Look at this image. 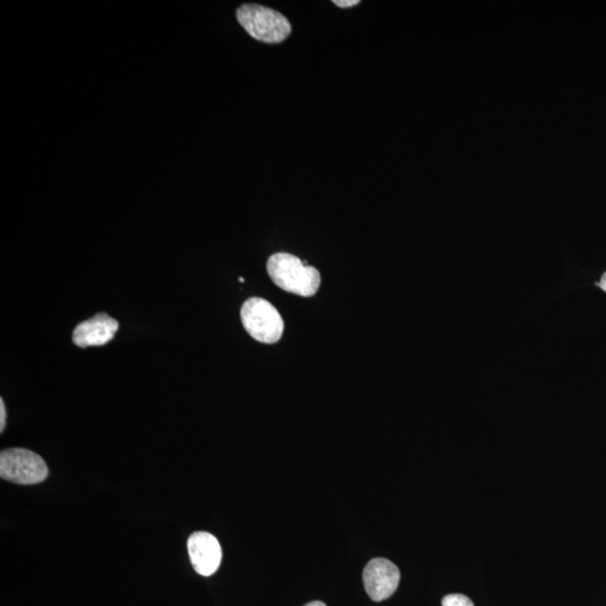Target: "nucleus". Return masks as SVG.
Masks as SVG:
<instances>
[{"instance_id":"nucleus-1","label":"nucleus","mask_w":606,"mask_h":606,"mask_svg":"<svg viewBox=\"0 0 606 606\" xmlns=\"http://www.w3.org/2000/svg\"><path fill=\"white\" fill-rule=\"evenodd\" d=\"M267 270L279 288L300 297H312L321 284L317 268L304 266L302 259L293 254H273L267 263Z\"/></svg>"},{"instance_id":"nucleus-2","label":"nucleus","mask_w":606,"mask_h":606,"mask_svg":"<svg viewBox=\"0 0 606 606\" xmlns=\"http://www.w3.org/2000/svg\"><path fill=\"white\" fill-rule=\"evenodd\" d=\"M236 16L241 27L259 42L281 43L291 34L288 18L261 5H243L237 9Z\"/></svg>"},{"instance_id":"nucleus-3","label":"nucleus","mask_w":606,"mask_h":606,"mask_svg":"<svg viewBox=\"0 0 606 606\" xmlns=\"http://www.w3.org/2000/svg\"><path fill=\"white\" fill-rule=\"evenodd\" d=\"M240 318L245 330L259 343L276 344L284 335V319L267 300L249 299L241 307Z\"/></svg>"},{"instance_id":"nucleus-4","label":"nucleus","mask_w":606,"mask_h":606,"mask_svg":"<svg viewBox=\"0 0 606 606\" xmlns=\"http://www.w3.org/2000/svg\"><path fill=\"white\" fill-rule=\"evenodd\" d=\"M49 475V469L40 455L24 448L3 450L0 454V476L16 484H39Z\"/></svg>"},{"instance_id":"nucleus-5","label":"nucleus","mask_w":606,"mask_h":606,"mask_svg":"<svg viewBox=\"0 0 606 606\" xmlns=\"http://www.w3.org/2000/svg\"><path fill=\"white\" fill-rule=\"evenodd\" d=\"M401 574L395 565L385 558H375L363 573L364 587L375 602L391 598L398 589Z\"/></svg>"},{"instance_id":"nucleus-6","label":"nucleus","mask_w":606,"mask_h":606,"mask_svg":"<svg viewBox=\"0 0 606 606\" xmlns=\"http://www.w3.org/2000/svg\"><path fill=\"white\" fill-rule=\"evenodd\" d=\"M188 551L194 571L203 576H212L220 568L222 551L220 541L208 532H195L188 540Z\"/></svg>"},{"instance_id":"nucleus-7","label":"nucleus","mask_w":606,"mask_h":606,"mask_svg":"<svg viewBox=\"0 0 606 606\" xmlns=\"http://www.w3.org/2000/svg\"><path fill=\"white\" fill-rule=\"evenodd\" d=\"M120 323L106 313H99L81 322L74 331V343L80 348L103 346L113 340Z\"/></svg>"},{"instance_id":"nucleus-8","label":"nucleus","mask_w":606,"mask_h":606,"mask_svg":"<svg viewBox=\"0 0 606 606\" xmlns=\"http://www.w3.org/2000/svg\"><path fill=\"white\" fill-rule=\"evenodd\" d=\"M443 606H474L472 600L463 594H449L441 601Z\"/></svg>"},{"instance_id":"nucleus-9","label":"nucleus","mask_w":606,"mask_h":606,"mask_svg":"<svg viewBox=\"0 0 606 606\" xmlns=\"http://www.w3.org/2000/svg\"><path fill=\"white\" fill-rule=\"evenodd\" d=\"M334 4L339 8H349L357 6L359 4V0H335Z\"/></svg>"},{"instance_id":"nucleus-10","label":"nucleus","mask_w":606,"mask_h":606,"mask_svg":"<svg viewBox=\"0 0 606 606\" xmlns=\"http://www.w3.org/2000/svg\"><path fill=\"white\" fill-rule=\"evenodd\" d=\"M5 423H6V408H5L4 400L0 399V431H4Z\"/></svg>"},{"instance_id":"nucleus-11","label":"nucleus","mask_w":606,"mask_h":606,"mask_svg":"<svg viewBox=\"0 0 606 606\" xmlns=\"http://www.w3.org/2000/svg\"><path fill=\"white\" fill-rule=\"evenodd\" d=\"M598 285L600 286L601 289L604 290L606 293V272L604 273L602 277H601V281Z\"/></svg>"},{"instance_id":"nucleus-12","label":"nucleus","mask_w":606,"mask_h":606,"mask_svg":"<svg viewBox=\"0 0 606 606\" xmlns=\"http://www.w3.org/2000/svg\"><path fill=\"white\" fill-rule=\"evenodd\" d=\"M305 606H327L325 603L321 602V601H314V602L308 603Z\"/></svg>"}]
</instances>
